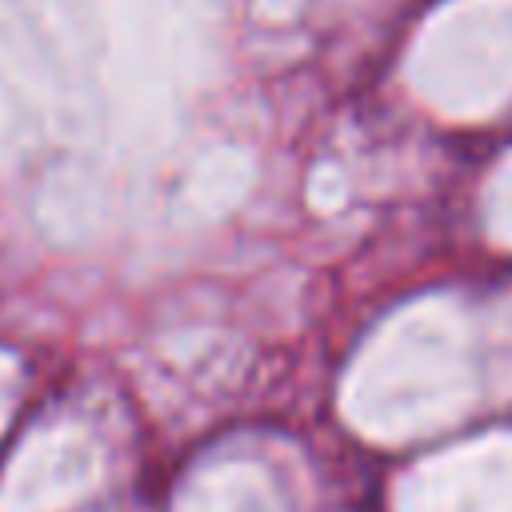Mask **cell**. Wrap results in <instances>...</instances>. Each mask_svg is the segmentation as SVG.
I'll return each instance as SVG.
<instances>
[]
</instances>
